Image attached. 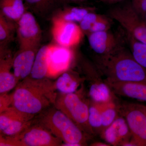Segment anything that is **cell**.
<instances>
[{
	"label": "cell",
	"instance_id": "cell-2",
	"mask_svg": "<svg viewBox=\"0 0 146 146\" xmlns=\"http://www.w3.org/2000/svg\"><path fill=\"white\" fill-rule=\"evenodd\" d=\"M105 79L112 82H146V70L123 45L99 55L96 64Z\"/></svg>",
	"mask_w": 146,
	"mask_h": 146
},
{
	"label": "cell",
	"instance_id": "cell-1",
	"mask_svg": "<svg viewBox=\"0 0 146 146\" xmlns=\"http://www.w3.org/2000/svg\"><path fill=\"white\" fill-rule=\"evenodd\" d=\"M54 82L45 78L35 79L29 76L18 84L12 96V106L21 112L35 115L52 104L57 97Z\"/></svg>",
	"mask_w": 146,
	"mask_h": 146
},
{
	"label": "cell",
	"instance_id": "cell-24",
	"mask_svg": "<svg viewBox=\"0 0 146 146\" xmlns=\"http://www.w3.org/2000/svg\"><path fill=\"white\" fill-rule=\"evenodd\" d=\"M125 35L133 57L146 70V44L138 42L126 33Z\"/></svg>",
	"mask_w": 146,
	"mask_h": 146
},
{
	"label": "cell",
	"instance_id": "cell-6",
	"mask_svg": "<svg viewBox=\"0 0 146 146\" xmlns=\"http://www.w3.org/2000/svg\"><path fill=\"white\" fill-rule=\"evenodd\" d=\"M108 15L119 24L126 33L146 44V24L134 10L131 3L110 9Z\"/></svg>",
	"mask_w": 146,
	"mask_h": 146
},
{
	"label": "cell",
	"instance_id": "cell-12",
	"mask_svg": "<svg viewBox=\"0 0 146 146\" xmlns=\"http://www.w3.org/2000/svg\"><path fill=\"white\" fill-rule=\"evenodd\" d=\"M110 146H123L132 138L130 129L125 119L119 116L100 134Z\"/></svg>",
	"mask_w": 146,
	"mask_h": 146
},
{
	"label": "cell",
	"instance_id": "cell-8",
	"mask_svg": "<svg viewBox=\"0 0 146 146\" xmlns=\"http://www.w3.org/2000/svg\"><path fill=\"white\" fill-rule=\"evenodd\" d=\"M84 67L85 74L89 81V94L91 100L100 104L116 100L115 94L103 78L96 65L86 63Z\"/></svg>",
	"mask_w": 146,
	"mask_h": 146
},
{
	"label": "cell",
	"instance_id": "cell-20",
	"mask_svg": "<svg viewBox=\"0 0 146 146\" xmlns=\"http://www.w3.org/2000/svg\"><path fill=\"white\" fill-rule=\"evenodd\" d=\"M24 0H0L1 13L11 20L18 21L25 11Z\"/></svg>",
	"mask_w": 146,
	"mask_h": 146
},
{
	"label": "cell",
	"instance_id": "cell-10",
	"mask_svg": "<svg viewBox=\"0 0 146 146\" xmlns=\"http://www.w3.org/2000/svg\"><path fill=\"white\" fill-rule=\"evenodd\" d=\"M35 116L11 106L0 113L1 135L11 136L19 134L34 123Z\"/></svg>",
	"mask_w": 146,
	"mask_h": 146
},
{
	"label": "cell",
	"instance_id": "cell-25",
	"mask_svg": "<svg viewBox=\"0 0 146 146\" xmlns=\"http://www.w3.org/2000/svg\"><path fill=\"white\" fill-rule=\"evenodd\" d=\"M2 13L0 14V42L1 46L5 47L11 41L15 30V26Z\"/></svg>",
	"mask_w": 146,
	"mask_h": 146
},
{
	"label": "cell",
	"instance_id": "cell-35",
	"mask_svg": "<svg viewBox=\"0 0 146 146\" xmlns=\"http://www.w3.org/2000/svg\"><path fill=\"white\" fill-rule=\"evenodd\" d=\"M138 0H131V3L134 2H136V1H138Z\"/></svg>",
	"mask_w": 146,
	"mask_h": 146
},
{
	"label": "cell",
	"instance_id": "cell-29",
	"mask_svg": "<svg viewBox=\"0 0 146 146\" xmlns=\"http://www.w3.org/2000/svg\"><path fill=\"white\" fill-rule=\"evenodd\" d=\"M12 106V96L7 93L1 94L0 96V113Z\"/></svg>",
	"mask_w": 146,
	"mask_h": 146
},
{
	"label": "cell",
	"instance_id": "cell-13",
	"mask_svg": "<svg viewBox=\"0 0 146 146\" xmlns=\"http://www.w3.org/2000/svg\"><path fill=\"white\" fill-rule=\"evenodd\" d=\"M87 35L90 47L100 56L107 54L122 45L121 36L110 30L91 33Z\"/></svg>",
	"mask_w": 146,
	"mask_h": 146
},
{
	"label": "cell",
	"instance_id": "cell-30",
	"mask_svg": "<svg viewBox=\"0 0 146 146\" xmlns=\"http://www.w3.org/2000/svg\"><path fill=\"white\" fill-rule=\"evenodd\" d=\"M131 4L134 10L141 18H143L146 13V0H138L131 2Z\"/></svg>",
	"mask_w": 146,
	"mask_h": 146
},
{
	"label": "cell",
	"instance_id": "cell-33",
	"mask_svg": "<svg viewBox=\"0 0 146 146\" xmlns=\"http://www.w3.org/2000/svg\"><path fill=\"white\" fill-rule=\"evenodd\" d=\"M86 0H76V3H80L84 2Z\"/></svg>",
	"mask_w": 146,
	"mask_h": 146
},
{
	"label": "cell",
	"instance_id": "cell-18",
	"mask_svg": "<svg viewBox=\"0 0 146 146\" xmlns=\"http://www.w3.org/2000/svg\"><path fill=\"white\" fill-rule=\"evenodd\" d=\"M84 80L76 73L65 72L54 82L55 88L61 94L75 93L78 91Z\"/></svg>",
	"mask_w": 146,
	"mask_h": 146
},
{
	"label": "cell",
	"instance_id": "cell-5",
	"mask_svg": "<svg viewBox=\"0 0 146 146\" xmlns=\"http://www.w3.org/2000/svg\"><path fill=\"white\" fill-rule=\"evenodd\" d=\"M63 142L38 123H33L17 135H1V146H58Z\"/></svg>",
	"mask_w": 146,
	"mask_h": 146
},
{
	"label": "cell",
	"instance_id": "cell-19",
	"mask_svg": "<svg viewBox=\"0 0 146 146\" xmlns=\"http://www.w3.org/2000/svg\"><path fill=\"white\" fill-rule=\"evenodd\" d=\"M49 46H44L37 51L33 67L29 76L35 79H42L48 76Z\"/></svg>",
	"mask_w": 146,
	"mask_h": 146
},
{
	"label": "cell",
	"instance_id": "cell-21",
	"mask_svg": "<svg viewBox=\"0 0 146 146\" xmlns=\"http://www.w3.org/2000/svg\"><path fill=\"white\" fill-rule=\"evenodd\" d=\"M89 123L94 134H100L102 130L101 104L89 100Z\"/></svg>",
	"mask_w": 146,
	"mask_h": 146
},
{
	"label": "cell",
	"instance_id": "cell-7",
	"mask_svg": "<svg viewBox=\"0 0 146 146\" xmlns=\"http://www.w3.org/2000/svg\"><path fill=\"white\" fill-rule=\"evenodd\" d=\"M120 115L125 119L132 140L137 146H146V106L135 103L119 104Z\"/></svg>",
	"mask_w": 146,
	"mask_h": 146
},
{
	"label": "cell",
	"instance_id": "cell-27",
	"mask_svg": "<svg viewBox=\"0 0 146 146\" xmlns=\"http://www.w3.org/2000/svg\"><path fill=\"white\" fill-rule=\"evenodd\" d=\"M103 16L94 13V11L87 13L82 21L80 22V27L82 30L83 32L88 34L92 25Z\"/></svg>",
	"mask_w": 146,
	"mask_h": 146
},
{
	"label": "cell",
	"instance_id": "cell-28",
	"mask_svg": "<svg viewBox=\"0 0 146 146\" xmlns=\"http://www.w3.org/2000/svg\"><path fill=\"white\" fill-rule=\"evenodd\" d=\"M112 19L110 17L104 16L98 20L91 27L89 33L109 31L112 26Z\"/></svg>",
	"mask_w": 146,
	"mask_h": 146
},
{
	"label": "cell",
	"instance_id": "cell-17",
	"mask_svg": "<svg viewBox=\"0 0 146 146\" xmlns=\"http://www.w3.org/2000/svg\"><path fill=\"white\" fill-rule=\"evenodd\" d=\"M13 58L11 53L5 49L1 47L0 60V94L7 93L15 88L18 83L14 74L11 72L13 65Z\"/></svg>",
	"mask_w": 146,
	"mask_h": 146
},
{
	"label": "cell",
	"instance_id": "cell-9",
	"mask_svg": "<svg viewBox=\"0 0 146 146\" xmlns=\"http://www.w3.org/2000/svg\"><path fill=\"white\" fill-rule=\"evenodd\" d=\"M17 23L16 31L20 49H37L41 41V31L33 15L25 12Z\"/></svg>",
	"mask_w": 146,
	"mask_h": 146
},
{
	"label": "cell",
	"instance_id": "cell-31",
	"mask_svg": "<svg viewBox=\"0 0 146 146\" xmlns=\"http://www.w3.org/2000/svg\"><path fill=\"white\" fill-rule=\"evenodd\" d=\"M91 146H110L109 144L106 143H102V142H95L91 144Z\"/></svg>",
	"mask_w": 146,
	"mask_h": 146
},
{
	"label": "cell",
	"instance_id": "cell-23",
	"mask_svg": "<svg viewBox=\"0 0 146 146\" xmlns=\"http://www.w3.org/2000/svg\"><path fill=\"white\" fill-rule=\"evenodd\" d=\"M101 112L102 120V132L119 116L118 104L116 102V100L101 104Z\"/></svg>",
	"mask_w": 146,
	"mask_h": 146
},
{
	"label": "cell",
	"instance_id": "cell-3",
	"mask_svg": "<svg viewBox=\"0 0 146 146\" xmlns=\"http://www.w3.org/2000/svg\"><path fill=\"white\" fill-rule=\"evenodd\" d=\"M44 112L37 123L61 140L63 142L61 146L71 144L86 145L87 134L67 115L55 107Z\"/></svg>",
	"mask_w": 146,
	"mask_h": 146
},
{
	"label": "cell",
	"instance_id": "cell-11",
	"mask_svg": "<svg viewBox=\"0 0 146 146\" xmlns=\"http://www.w3.org/2000/svg\"><path fill=\"white\" fill-rule=\"evenodd\" d=\"M52 32L54 38L58 45L70 48L80 42L83 32L75 23L55 18L53 21Z\"/></svg>",
	"mask_w": 146,
	"mask_h": 146
},
{
	"label": "cell",
	"instance_id": "cell-15",
	"mask_svg": "<svg viewBox=\"0 0 146 146\" xmlns=\"http://www.w3.org/2000/svg\"><path fill=\"white\" fill-rule=\"evenodd\" d=\"M105 81L116 95L146 102V82Z\"/></svg>",
	"mask_w": 146,
	"mask_h": 146
},
{
	"label": "cell",
	"instance_id": "cell-16",
	"mask_svg": "<svg viewBox=\"0 0 146 146\" xmlns=\"http://www.w3.org/2000/svg\"><path fill=\"white\" fill-rule=\"evenodd\" d=\"M37 51L35 49H20L13 58V74L18 82L30 75Z\"/></svg>",
	"mask_w": 146,
	"mask_h": 146
},
{
	"label": "cell",
	"instance_id": "cell-26",
	"mask_svg": "<svg viewBox=\"0 0 146 146\" xmlns=\"http://www.w3.org/2000/svg\"><path fill=\"white\" fill-rule=\"evenodd\" d=\"M27 5L35 10L44 11L52 8L58 3L60 0H24Z\"/></svg>",
	"mask_w": 146,
	"mask_h": 146
},
{
	"label": "cell",
	"instance_id": "cell-32",
	"mask_svg": "<svg viewBox=\"0 0 146 146\" xmlns=\"http://www.w3.org/2000/svg\"><path fill=\"white\" fill-rule=\"evenodd\" d=\"M102 2L107 4H114L119 2L123 0H100Z\"/></svg>",
	"mask_w": 146,
	"mask_h": 146
},
{
	"label": "cell",
	"instance_id": "cell-22",
	"mask_svg": "<svg viewBox=\"0 0 146 146\" xmlns=\"http://www.w3.org/2000/svg\"><path fill=\"white\" fill-rule=\"evenodd\" d=\"M94 11V9L91 7H70L61 11V14L56 18L68 22L80 23L87 13Z\"/></svg>",
	"mask_w": 146,
	"mask_h": 146
},
{
	"label": "cell",
	"instance_id": "cell-4",
	"mask_svg": "<svg viewBox=\"0 0 146 146\" xmlns=\"http://www.w3.org/2000/svg\"><path fill=\"white\" fill-rule=\"evenodd\" d=\"M81 90L71 94L60 93L56 97L54 106L67 115L87 135H95L88 120L89 100L85 99Z\"/></svg>",
	"mask_w": 146,
	"mask_h": 146
},
{
	"label": "cell",
	"instance_id": "cell-14",
	"mask_svg": "<svg viewBox=\"0 0 146 146\" xmlns=\"http://www.w3.org/2000/svg\"><path fill=\"white\" fill-rule=\"evenodd\" d=\"M73 56L70 48L58 44L50 45L48 76H56L66 71L70 66Z\"/></svg>",
	"mask_w": 146,
	"mask_h": 146
},
{
	"label": "cell",
	"instance_id": "cell-34",
	"mask_svg": "<svg viewBox=\"0 0 146 146\" xmlns=\"http://www.w3.org/2000/svg\"><path fill=\"white\" fill-rule=\"evenodd\" d=\"M142 18L143 19V20L144 22H145V23L146 24V13L145 14L143 17Z\"/></svg>",
	"mask_w": 146,
	"mask_h": 146
}]
</instances>
